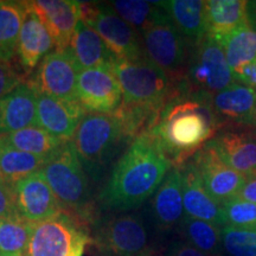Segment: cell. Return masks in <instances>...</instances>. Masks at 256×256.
Returning a JSON list of instances; mask_svg holds the SVG:
<instances>
[{
    "mask_svg": "<svg viewBox=\"0 0 256 256\" xmlns=\"http://www.w3.org/2000/svg\"><path fill=\"white\" fill-rule=\"evenodd\" d=\"M174 166L158 139L147 130L136 138L113 168L98 194L104 211L126 212L150 200Z\"/></svg>",
    "mask_w": 256,
    "mask_h": 256,
    "instance_id": "cell-1",
    "label": "cell"
},
{
    "mask_svg": "<svg viewBox=\"0 0 256 256\" xmlns=\"http://www.w3.org/2000/svg\"><path fill=\"white\" fill-rule=\"evenodd\" d=\"M224 124L212 110L208 96L180 87L160 113L150 132L174 168H179L210 142Z\"/></svg>",
    "mask_w": 256,
    "mask_h": 256,
    "instance_id": "cell-2",
    "label": "cell"
},
{
    "mask_svg": "<svg viewBox=\"0 0 256 256\" xmlns=\"http://www.w3.org/2000/svg\"><path fill=\"white\" fill-rule=\"evenodd\" d=\"M62 209L86 223L94 222L88 177L72 142H64L42 168Z\"/></svg>",
    "mask_w": 256,
    "mask_h": 256,
    "instance_id": "cell-3",
    "label": "cell"
},
{
    "mask_svg": "<svg viewBox=\"0 0 256 256\" xmlns=\"http://www.w3.org/2000/svg\"><path fill=\"white\" fill-rule=\"evenodd\" d=\"M112 69L119 80L122 104L148 110L160 116L168 101L180 88L162 69L146 57L136 60H116Z\"/></svg>",
    "mask_w": 256,
    "mask_h": 256,
    "instance_id": "cell-4",
    "label": "cell"
},
{
    "mask_svg": "<svg viewBox=\"0 0 256 256\" xmlns=\"http://www.w3.org/2000/svg\"><path fill=\"white\" fill-rule=\"evenodd\" d=\"M90 243L98 256L150 254L145 220L136 212H114L92 222Z\"/></svg>",
    "mask_w": 256,
    "mask_h": 256,
    "instance_id": "cell-5",
    "label": "cell"
},
{
    "mask_svg": "<svg viewBox=\"0 0 256 256\" xmlns=\"http://www.w3.org/2000/svg\"><path fill=\"white\" fill-rule=\"evenodd\" d=\"M127 142L114 115L87 114L78 124L72 144L89 174L100 171Z\"/></svg>",
    "mask_w": 256,
    "mask_h": 256,
    "instance_id": "cell-6",
    "label": "cell"
},
{
    "mask_svg": "<svg viewBox=\"0 0 256 256\" xmlns=\"http://www.w3.org/2000/svg\"><path fill=\"white\" fill-rule=\"evenodd\" d=\"M89 243L90 234L87 224L62 211L34 224L23 256H74L84 252Z\"/></svg>",
    "mask_w": 256,
    "mask_h": 256,
    "instance_id": "cell-7",
    "label": "cell"
},
{
    "mask_svg": "<svg viewBox=\"0 0 256 256\" xmlns=\"http://www.w3.org/2000/svg\"><path fill=\"white\" fill-rule=\"evenodd\" d=\"M80 20L98 32L119 60L144 58L142 37L110 4L80 2Z\"/></svg>",
    "mask_w": 256,
    "mask_h": 256,
    "instance_id": "cell-8",
    "label": "cell"
},
{
    "mask_svg": "<svg viewBox=\"0 0 256 256\" xmlns=\"http://www.w3.org/2000/svg\"><path fill=\"white\" fill-rule=\"evenodd\" d=\"M144 55L150 62L180 83L186 66V40L179 34L165 10L140 34Z\"/></svg>",
    "mask_w": 256,
    "mask_h": 256,
    "instance_id": "cell-9",
    "label": "cell"
},
{
    "mask_svg": "<svg viewBox=\"0 0 256 256\" xmlns=\"http://www.w3.org/2000/svg\"><path fill=\"white\" fill-rule=\"evenodd\" d=\"M235 83L224 51L215 38L206 34L194 44L184 84L188 92L210 96Z\"/></svg>",
    "mask_w": 256,
    "mask_h": 256,
    "instance_id": "cell-10",
    "label": "cell"
},
{
    "mask_svg": "<svg viewBox=\"0 0 256 256\" xmlns=\"http://www.w3.org/2000/svg\"><path fill=\"white\" fill-rule=\"evenodd\" d=\"M80 72L69 49L54 50L44 57L26 81L38 94L76 100Z\"/></svg>",
    "mask_w": 256,
    "mask_h": 256,
    "instance_id": "cell-11",
    "label": "cell"
},
{
    "mask_svg": "<svg viewBox=\"0 0 256 256\" xmlns=\"http://www.w3.org/2000/svg\"><path fill=\"white\" fill-rule=\"evenodd\" d=\"M76 100L88 114L114 115L122 104V90L112 66L78 74Z\"/></svg>",
    "mask_w": 256,
    "mask_h": 256,
    "instance_id": "cell-12",
    "label": "cell"
},
{
    "mask_svg": "<svg viewBox=\"0 0 256 256\" xmlns=\"http://www.w3.org/2000/svg\"><path fill=\"white\" fill-rule=\"evenodd\" d=\"M190 160L196 166L202 183L210 196L220 204L238 196L247 178L226 165L209 142Z\"/></svg>",
    "mask_w": 256,
    "mask_h": 256,
    "instance_id": "cell-13",
    "label": "cell"
},
{
    "mask_svg": "<svg viewBox=\"0 0 256 256\" xmlns=\"http://www.w3.org/2000/svg\"><path fill=\"white\" fill-rule=\"evenodd\" d=\"M209 145L220 159L238 174L249 177L256 174V130L224 126Z\"/></svg>",
    "mask_w": 256,
    "mask_h": 256,
    "instance_id": "cell-14",
    "label": "cell"
},
{
    "mask_svg": "<svg viewBox=\"0 0 256 256\" xmlns=\"http://www.w3.org/2000/svg\"><path fill=\"white\" fill-rule=\"evenodd\" d=\"M18 214L36 224L64 211L42 170L14 185Z\"/></svg>",
    "mask_w": 256,
    "mask_h": 256,
    "instance_id": "cell-15",
    "label": "cell"
},
{
    "mask_svg": "<svg viewBox=\"0 0 256 256\" xmlns=\"http://www.w3.org/2000/svg\"><path fill=\"white\" fill-rule=\"evenodd\" d=\"M87 114L78 100L38 94L36 126L64 142H72L78 124Z\"/></svg>",
    "mask_w": 256,
    "mask_h": 256,
    "instance_id": "cell-16",
    "label": "cell"
},
{
    "mask_svg": "<svg viewBox=\"0 0 256 256\" xmlns=\"http://www.w3.org/2000/svg\"><path fill=\"white\" fill-rule=\"evenodd\" d=\"M184 217L182 172L179 168H172L151 197L150 220L156 232H168L178 229Z\"/></svg>",
    "mask_w": 256,
    "mask_h": 256,
    "instance_id": "cell-17",
    "label": "cell"
},
{
    "mask_svg": "<svg viewBox=\"0 0 256 256\" xmlns=\"http://www.w3.org/2000/svg\"><path fill=\"white\" fill-rule=\"evenodd\" d=\"M212 110L224 126L256 130V90L235 82L222 92L208 96Z\"/></svg>",
    "mask_w": 256,
    "mask_h": 256,
    "instance_id": "cell-18",
    "label": "cell"
},
{
    "mask_svg": "<svg viewBox=\"0 0 256 256\" xmlns=\"http://www.w3.org/2000/svg\"><path fill=\"white\" fill-rule=\"evenodd\" d=\"M183 183V203L185 216L206 220L215 226H226L222 204L216 202L202 183L196 166L191 160L179 166Z\"/></svg>",
    "mask_w": 256,
    "mask_h": 256,
    "instance_id": "cell-19",
    "label": "cell"
},
{
    "mask_svg": "<svg viewBox=\"0 0 256 256\" xmlns=\"http://www.w3.org/2000/svg\"><path fill=\"white\" fill-rule=\"evenodd\" d=\"M54 50H56V46L50 31L30 5V2H26V14L17 46V56L22 68L28 74L34 72L40 60Z\"/></svg>",
    "mask_w": 256,
    "mask_h": 256,
    "instance_id": "cell-20",
    "label": "cell"
},
{
    "mask_svg": "<svg viewBox=\"0 0 256 256\" xmlns=\"http://www.w3.org/2000/svg\"><path fill=\"white\" fill-rule=\"evenodd\" d=\"M30 5L46 25L56 50H66L80 23V2L75 0H36Z\"/></svg>",
    "mask_w": 256,
    "mask_h": 256,
    "instance_id": "cell-21",
    "label": "cell"
},
{
    "mask_svg": "<svg viewBox=\"0 0 256 256\" xmlns=\"http://www.w3.org/2000/svg\"><path fill=\"white\" fill-rule=\"evenodd\" d=\"M38 92L23 82L0 98V136L37 124Z\"/></svg>",
    "mask_w": 256,
    "mask_h": 256,
    "instance_id": "cell-22",
    "label": "cell"
},
{
    "mask_svg": "<svg viewBox=\"0 0 256 256\" xmlns=\"http://www.w3.org/2000/svg\"><path fill=\"white\" fill-rule=\"evenodd\" d=\"M68 49L78 64L80 72L98 66H113L116 60L98 32L82 20H80L74 32Z\"/></svg>",
    "mask_w": 256,
    "mask_h": 256,
    "instance_id": "cell-23",
    "label": "cell"
},
{
    "mask_svg": "<svg viewBox=\"0 0 256 256\" xmlns=\"http://www.w3.org/2000/svg\"><path fill=\"white\" fill-rule=\"evenodd\" d=\"M206 16L208 34L220 40L249 24L248 2L208 0Z\"/></svg>",
    "mask_w": 256,
    "mask_h": 256,
    "instance_id": "cell-24",
    "label": "cell"
},
{
    "mask_svg": "<svg viewBox=\"0 0 256 256\" xmlns=\"http://www.w3.org/2000/svg\"><path fill=\"white\" fill-rule=\"evenodd\" d=\"M162 8L185 40L197 44L208 34L206 2L170 0L162 2Z\"/></svg>",
    "mask_w": 256,
    "mask_h": 256,
    "instance_id": "cell-25",
    "label": "cell"
},
{
    "mask_svg": "<svg viewBox=\"0 0 256 256\" xmlns=\"http://www.w3.org/2000/svg\"><path fill=\"white\" fill-rule=\"evenodd\" d=\"M26 14V2L0 0V60L11 62Z\"/></svg>",
    "mask_w": 256,
    "mask_h": 256,
    "instance_id": "cell-26",
    "label": "cell"
},
{
    "mask_svg": "<svg viewBox=\"0 0 256 256\" xmlns=\"http://www.w3.org/2000/svg\"><path fill=\"white\" fill-rule=\"evenodd\" d=\"M48 158L14 148L0 136V178L6 183L14 185L43 168Z\"/></svg>",
    "mask_w": 256,
    "mask_h": 256,
    "instance_id": "cell-27",
    "label": "cell"
},
{
    "mask_svg": "<svg viewBox=\"0 0 256 256\" xmlns=\"http://www.w3.org/2000/svg\"><path fill=\"white\" fill-rule=\"evenodd\" d=\"M182 240L209 256H218L222 249V228L215 224L185 216L178 226Z\"/></svg>",
    "mask_w": 256,
    "mask_h": 256,
    "instance_id": "cell-28",
    "label": "cell"
},
{
    "mask_svg": "<svg viewBox=\"0 0 256 256\" xmlns=\"http://www.w3.org/2000/svg\"><path fill=\"white\" fill-rule=\"evenodd\" d=\"M216 40L222 46L232 72L256 60V30L250 24Z\"/></svg>",
    "mask_w": 256,
    "mask_h": 256,
    "instance_id": "cell-29",
    "label": "cell"
},
{
    "mask_svg": "<svg viewBox=\"0 0 256 256\" xmlns=\"http://www.w3.org/2000/svg\"><path fill=\"white\" fill-rule=\"evenodd\" d=\"M2 136L14 148L43 158H49L64 144L38 126L26 127Z\"/></svg>",
    "mask_w": 256,
    "mask_h": 256,
    "instance_id": "cell-30",
    "label": "cell"
},
{
    "mask_svg": "<svg viewBox=\"0 0 256 256\" xmlns=\"http://www.w3.org/2000/svg\"><path fill=\"white\" fill-rule=\"evenodd\" d=\"M34 224L20 215L0 218V256H23Z\"/></svg>",
    "mask_w": 256,
    "mask_h": 256,
    "instance_id": "cell-31",
    "label": "cell"
},
{
    "mask_svg": "<svg viewBox=\"0 0 256 256\" xmlns=\"http://www.w3.org/2000/svg\"><path fill=\"white\" fill-rule=\"evenodd\" d=\"M110 5L139 34L162 12V2L116 0Z\"/></svg>",
    "mask_w": 256,
    "mask_h": 256,
    "instance_id": "cell-32",
    "label": "cell"
},
{
    "mask_svg": "<svg viewBox=\"0 0 256 256\" xmlns=\"http://www.w3.org/2000/svg\"><path fill=\"white\" fill-rule=\"evenodd\" d=\"M222 249L228 256H256V230L222 226Z\"/></svg>",
    "mask_w": 256,
    "mask_h": 256,
    "instance_id": "cell-33",
    "label": "cell"
},
{
    "mask_svg": "<svg viewBox=\"0 0 256 256\" xmlns=\"http://www.w3.org/2000/svg\"><path fill=\"white\" fill-rule=\"evenodd\" d=\"M222 210L226 226L256 230V204L236 196L224 202Z\"/></svg>",
    "mask_w": 256,
    "mask_h": 256,
    "instance_id": "cell-34",
    "label": "cell"
},
{
    "mask_svg": "<svg viewBox=\"0 0 256 256\" xmlns=\"http://www.w3.org/2000/svg\"><path fill=\"white\" fill-rule=\"evenodd\" d=\"M22 80L23 75L16 69L12 62L0 60V98L23 83Z\"/></svg>",
    "mask_w": 256,
    "mask_h": 256,
    "instance_id": "cell-35",
    "label": "cell"
},
{
    "mask_svg": "<svg viewBox=\"0 0 256 256\" xmlns=\"http://www.w3.org/2000/svg\"><path fill=\"white\" fill-rule=\"evenodd\" d=\"M19 215L16 206L14 185L0 179V218Z\"/></svg>",
    "mask_w": 256,
    "mask_h": 256,
    "instance_id": "cell-36",
    "label": "cell"
},
{
    "mask_svg": "<svg viewBox=\"0 0 256 256\" xmlns=\"http://www.w3.org/2000/svg\"><path fill=\"white\" fill-rule=\"evenodd\" d=\"M232 75L235 82L241 83V84L247 86V87L256 90V60L236 69L232 72Z\"/></svg>",
    "mask_w": 256,
    "mask_h": 256,
    "instance_id": "cell-37",
    "label": "cell"
},
{
    "mask_svg": "<svg viewBox=\"0 0 256 256\" xmlns=\"http://www.w3.org/2000/svg\"><path fill=\"white\" fill-rule=\"evenodd\" d=\"M168 256H209L198 250L184 240H176L171 242L168 249Z\"/></svg>",
    "mask_w": 256,
    "mask_h": 256,
    "instance_id": "cell-38",
    "label": "cell"
},
{
    "mask_svg": "<svg viewBox=\"0 0 256 256\" xmlns=\"http://www.w3.org/2000/svg\"><path fill=\"white\" fill-rule=\"evenodd\" d=\"M238 197L256 204V174L246 178L244 184H243Z\"/></svg>",
    "mask_w": 256,
    "mask_h": 256,
    "instance_id": "cell-39",
    "label": "cell"
},
{
    "mask_svg": "<svg viewBox=\"0 0 256 256\" xmlns=\"http://www.w3.org/2000/svg\"><path fill=\"white\" fill-rule=\"evenodd\" d=\"M248 19L249 24L256 30V0L248 2Z\"/></svg>",
    "mask_w": 256,
    "mask_h": 256,
    "instance_id": "cell-40",
    "label": "cell"
},
{
    "mask_svg": "<svg viewBox=\"0 0 256 256\" xmlns=\"http://www.w3.org/2000/svg\"><path fill=\"white\" fill-rule=\"evenodd\" d=\"M151 256H164V255H162V254H151Z\"/></svg>",
    "mask_w": 256,
    "mask_h": 256,
    "instance_id": "cell-41",
    "label": "cell"
},
{
    "mask_svg": "<svg viewBox=\"0 0 256 256\" xmlns=\"http://www.w3.org/2000/svg\"><path fill=\"white\" fill-rule=\"evenodd\" d=\"M83 255V252H78V254H76V255H74V256H82Z\"/></svg>",
    "mask_w": 256,
    "mask_h": 256,
    "instance_id": "cell-42",
    "label": "cell"
},
{
    "mask_svg": "<svg viewBox=\"0 0 256 256\" xmlns=\"http://www.w3.org/2000/svg\"><path fill=\"white\" fill-rule=\"evenodd\" d=\"M140 256H151V252H150V254H144V255H140Z\"/></svg>",
    "mask_w": 256,
    "mask_h": 256,
    "instance_id": "cell-43",
    "label": "cell"
},
{
    "mask_svg": "<svg viewBox=\"0 0 256 256\" xmlns=\"http://www.w3.org/2000/svg\"><path fill=\"white\" fill-rule=\"evenodd\" d=\"M0 179H2V178H0Z\"/></svg>",
    "mask_w": 256,
    "mask_h": 256,
    "instance_id": "cell-44",
    "label": "cell"
}]
</instances>
